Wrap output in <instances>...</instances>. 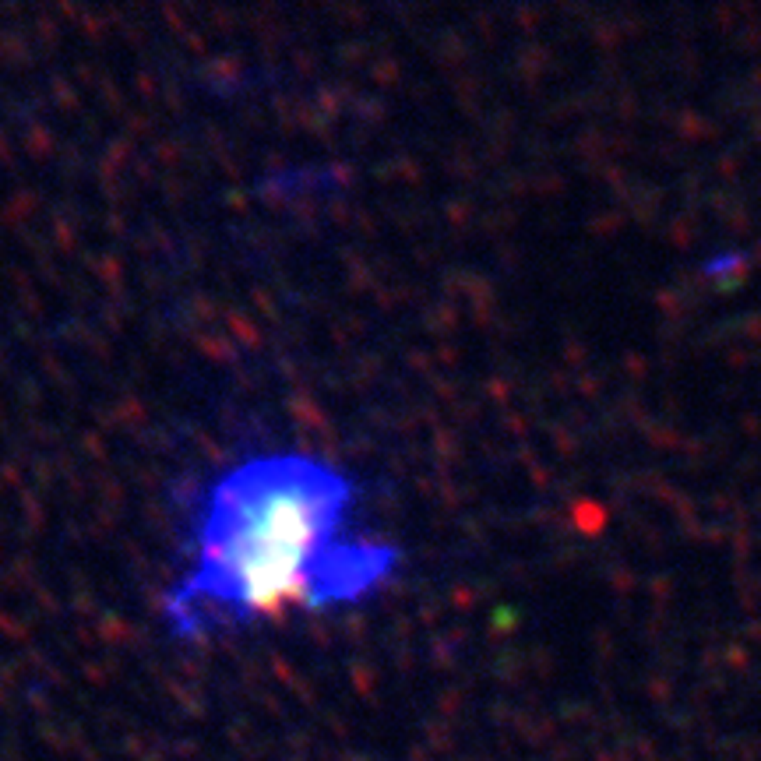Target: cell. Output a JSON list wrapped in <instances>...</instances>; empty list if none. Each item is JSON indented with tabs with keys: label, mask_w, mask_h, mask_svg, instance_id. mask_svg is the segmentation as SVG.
<instances>
[{
	"label": "cell",
	"mask_w": 761,
	"mask_h": 761,
	"mask_svg": "<svg viewBox=\"0 0 761 761\" xmlns=\"http://www.w3.org/2000/svg\"><path fill=\"white\" fill-rule=\"evenodd\" d=\"M349 479L303 451L257 455L208 490L194 561L166 595L177 638L286 610L356 603L395 571L385 543L346 536Z\"/></svg>",
	"instance_id": "1"
}]
</instances>
